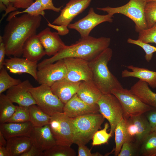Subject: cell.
<instances>
[{
    "mask_svg": "<svg viewBox=\"0 0 156 156\" xmlns=\"http://www.w3.org/2000/svg\"><path fill=\"white\" fill-rule=\"evenodd\" d=\"M111 93L118 98L120 103L123 110L124 118L126 119L156 109L143 103L127 89L123 88L114 90Z\"/></svg>",
    "mask_w": 156,
    "mask_h": 156,
    "instance_id": "7",
    "label": "cell"
},
{
    "mask_svg": "<svg viewBox=\"0 0 156 156\" xmlns=\"http://www.w3.org/2000/svg\"><path fill=\"white\" fill-rule=\"evenodd\" d=\"M129 90L143 103L156 109V93L152 91L147 83L139 80Z\"/></svg>",
    "mask_w": 156,
    "mask_h": 156,
    "instance_id": "24",
    "label": "cell"
},
{
    "mask_svg": "<svg viewBox=\"0 0 156 156\" xmlns=\"http://www.w3.org/2000/svg\"><path fill=\"white\" fill-rule=\"evenodd\" d=\"M112 55V50L109 47L89 62L92 73V80L103 94H111L113 90L123 88L108 67Z\"/></svg>",
    "mask_w": 156,
    "mask_h": 156,
    "instance_id": "3",
    "label": "cell"
},
{
    "mask_svg": "<svg viewBox=\"0 0 156 156\" xmlns=\"http://www.w3.org/2000/svg\"><path fill=\"white\" fill-rule=\"evenodd\" d=\"M99 112L108 121L112 135L118 123L124 118L122 107L118 98L113 94H103L97 103Z\"/></svg>",
    "mask_w": 156,
    "mask_h": 156,
    "instance_id": "8",
    "label": "cell"
},
{
    "mask_svg": "<svg viewBox=\"0 0 156 156\" xmlns=\"http://www.w3.org/2000/svg\"><path fill=\"white\" fill-rule=\"evenodd\" d=\"M139 144L133 142V140H128L122 144L118 156H134L139 154Z\"/></svg>",
    "mask_w": 156,
    "mask_h": 156,
    "instance_id": "38",
    "label": "cell"
},
{
    "mask_svg": "<svg viewBox=\"0 0 156 156\" xmlns=\"http://www.w3.org/2000/svg\"><path fill=\"white\" fill-rule=\"evenodd\" d=\"M63 112L71 118H75L85 114L99 113V107L97 104H88L75 94L64 104Z\"/></svg>",
    "mask_w": 156,
    "mask_h": 156,
    "instance_id": "15",
    "label": "cell"
},
{
    "mask_svg": "<svg viewBox=\"0 0 156 156\" xmlns=\"http://www.w3.org/2000/svg\"><path fill=\"white\" fill-rule=\"evenodd\" d=\"M114 17L109 14L101 15L96 13L94 9L91 8L88 14L85 17L73 23H70L68 27L76 30L79 33L81 38L88 36L92 30L96 26L103 22H113Z\"/></svg>",
    "mask_w": 156,
    "mask_h": 156,
    "instance_id": "11",
    "label": "cell"
},
{
    "mask_svg": "<svg viewBox=\"0 0 156 156\" xmlns=\"http://www.w3.org/2000/svg\"><path fill=\"white\" fill-rule=\"evenodd\" d=\"M47 21V25L56 30L59 35L64 36L69 32V30L67 26L64 25H55L51 23L48 21Z\"/></svg>",
    "mask_w": 156,
    "mask_h": 156,
    "instance_id": "42",
    "label": "cell"
},
{
    "mask_svg": "<svg viewBox=\"0 0 156 156\" xmlns=\"http://www.w3.org/2000/svg\"><path fill=\"white\" fill-rule=\"evenodd\" d=\"M33 86L28 80H26L8 89L6 95L13 103L19 106L29 107L36 105L29 91Z\"/></svg>",
    "mask_w": 156,
    "mask_h": 156,
    "instance_id": "13",
    "label": "cell"
},
{
    "mask_svg": "<svg viewBox=\"0 0 156 156\" xmlns=\"http://www.w3.org/2000/svg\"><path fill=\"white\" fill-rule=\"evenodd\" d=\"M44 9L40 0H36L31 5L23 11H15L9 14L6 20L8 21L13 17L23 14L27 13L33 16H42L45 14Z\"/></svg>",
    "mask_w": 156,
    "mask_h": 156,
    "instance_id": "31",
    "label": "cell"
},
{
    "mask_svg": "<svg viewBox=\"0 0 156 156\" xmlns=\"http://www.w3.org/2000/svg\"><path fill=\"white\" fill-rule=\"evenodd\" d=\"M138 40L145 43L156 44V23L150 28L138 33Z\"/></svg>",
    "mask_w": 156,
    "mask_h": 156,
    "instance_id": "37",
    "label": "cell"
},
{
    "mask_svg": "<svg viewBox=\"0 0 156 156\" xmlns=\"http://www.w3.org/2000/svg\"><path fill=\"white\" fill-rule=\"evenodd\" d=\"M76 94L81 100L90 105L97 104L103 94L92 80L81 81Z\"/></svg>",
    "mask_w": 156,
    "mask_h": 156,
    "instance_id": "22",
    "label": "cell"
},
{
    "mask_svg": "<svg viewBox=\"0 0 156 156\" xmlns=\"http://www.w3.org/2000/svg\"><path fill=\"white\" fill-rule=\"evenodd\" d=\"M71 119L63 112L51 116L49 125L56 144L71 146L73 144Z\"/></svg>",
    "mask_w": 156,
    "mask_h": 156,
    "instance_id": "9",
    "label": "cell"
},
{
    "mask_svg": "<svg viewBox=\"0 0 156 156\" xmlns=\"http://www.w3.org/2000/svg\"><path fill=\"white\" fill-rule=\"evenodd\" d=\"M0 3L4 4L7 8L5 13L3 15L1 19L0 22H1L7 14L10 12L16 11L17 9L13 6V5L10 3L9 0H0Z\"/></svg>",
    "mask_w": 156,
    "mask_h": 156,
    "instance_id": "46",
    "label": "cell"
},
{
    "mask_svg": "<svg viewBox=\"0 0 156 156\" xmlns=\"http://www.w3.org/2000/svg\"><path fill=\"white\" fill-rule=\"evenodd\" d=\"M29 91L36 105L49 115L51 116L56 112H63L64 104L53 92L51 86L41 84L33 87Z\"/></svg>",
    "mask_w": 156,
    "mask_h": 156,
    "instance_id": "6",
    "label": "cell"
},
{
    "mask_svg": "<svg viewBox=\"0 0 156 156\" xmlns=\"http://www.w3.org/2000/svg\"><path fill=\"white\" fill-rule=\"evenodd\" d=\"M16 8L25 9L34 2V0H9Z\"/></svg>",
    "mask_w": 156,
    "mask_h": 156,
    "instance_id": "41",
    "label": "cell"
},
{
    "mask_svg": "<svg viewBox=\"0 0 156 156\" xmlns=\"http://www.w3.org/2000/svg\"><path fill=\"white\" fill-rule=\"evenodd\" d=\"M81 82H73L64 78L55 82L51 87L54 94L65 104L77 93Z\"/></svg>",
    "mask_w": 156,
    "mask_h": 156,
    "instance_id": "19",
    "label": "cell"
},
{
    "mask_svg": "<svg viewBox=\"0 0 156 156\" xmlns=\"http://www.w3.org/2000/svg\"><path fill=\"white\" fill-rule=\"evenodd\" d=\"M46 55L44 49L37 35L29 38L25 42L23 49V57L31 61H38Z\"/></svg>",
    "mask_w": 156,
    "mask_h": 156,
    "instance_id": "20",
    "label": "cell"
},
{
    "mask_svg": "<svg viewBox=\"0 0 156 156\" xmlns=\"http://www.w3.org/2000/svg\"><path fill=\"white\" fill-rule=\"evenodd\" d=\"M38 69L37 81L38 83L50 86L56 81L65 78L67 72L63 59L54 64L45 65Z\"/></svg>",
    "mask_w": 156,
    "mask_h": 156,
    "instance_id": "12",
    "label": "cell"
},
{
    "mask_svg": "<svg viewBox=\"0 0 156 156\" xmlns=\"http://www.w3.org/2000/svg\"><path fill=\"white\" fill-rule=\"evenodd\" d=\"M29 136L32 145L43 151L56 144L49 124L41 127H34Z\"/></svg>",
    "mask_w": 156,
    "mask_h": 156,
    "instance_id": "16",
    "label": "cell"
},
{
    "mask_svg": "<svg viewBox=\"0 0 156 156\" xmlns=\"http://www.w3.org/2000/svg\"><path fill=\"white\" fill-rule=\"evenodd\" d=\"M44 10H52L58 12L61 10L62 6L59 8L55 7L53 3L52 0H40Z\"/></svg>",
    "mask_w": 156,
    "mask_h": 156,
    "instance_id": "45",
    "label": "cell"
},
{
    "mask_svg": "<svg viewBox=\"0 0 156 156\" xmlns=\"http://www.w3.org/2000/svg\"><path fill=\"white\" fill-rule=\"evenodd\" d=\"M34 126L30 121L22 123L6 122L0 124V131L6 140L15 137L28 136Z\"/></svg>",
    "mask_w": 156,
    "mask_h": 156,
    "instance_id": "21",
    "label": "cell"
},
{
    "mask_svg": "<svg viewBox=\"0 0 156 156\" xmlns=\"http://www.w3.org/2000/svg\"><path fill=\"white\" fill-rule=\"evenodd\" d=\"M0 70V94L22 82L19 79L11 77L4 66Z\"/></svg>",
    "mask_w": 156,
    "mask_h": 156,
    "instance_id": "33",
    "label": "cell"
},
{
    "mask_svg": "<svg viewBox=\"0 0 156 156\" xmlns=\"http://www.w3.org/2000/svg\"><path fill=\"white\" fill-rule=\"evenodd\" d=\"M105 118L101 114H90L71 118L73 144L86 145L101 129Z\"/></svg>",
    "mask_w": 156,
    "mask_h": 156,
    "instance_id": "4",
    "label": "cell"
},
{
    "mask_svg": "<svg viewBox=\"0 0 156 156\" xmlns=\"http://www.w3.org/2000/svg\"><path fill=\"white\" fill-rule=\"evenodd\" d=\"M145 14L147 28H148L156 23V1L147 3Z\"/></svg>",
    "mask_w": 156,
    "mask_h": 156,
    "instance_id": "36",
    "label": "cell"
},
{
    "mask_svg": "<svg viewBox=\"0 0 156 156\" xmlns=\"http://www.w3.org/2000/svg\"><path fill=\"white\" fill-rule=\"evenodd\" d=\"M141 144L140 155L143 156H156V131L151 132Z\"/></svg>",
    "mask_w": 156,
    "mask_h": 156,
    "instance_id": "30",
    "label": "cell"
},
{
    "mask_svg": "<svg viewBox=\"0 0 156 156\" xmlns=\"http://www.w3.org/2000/svg\"><path fill=\"white\" fill-rule=\"evenodd\" d=\"M126 67L131 70L125 69L122 71V77H131L138 78L147 83L152 88H156V71L132 65L127 66Z\"/></svg>",
    "mask_w": 156,
    "mask_h": 156,
    "instance_id": "23",
    "label": "cell"
},
{
    "mask_svg": "<svg viewBox=\"0 0 156 156\" xmlns=\"http://www.w3.org/2000/svg\"><path fill=\"white\" fill-rule=\"evenodd\" d=\"M41 20V16L24 13L19 16H15L8 21L2 36L6 55L19 57L22 55L25 42L36 34Z\"/></svg>",
    "mask_w": 156,
    "mask_h": 156,
    "instance_id": "1",
    "label": "cell"
},
{
    "mask_svg": "<svg viewBox=\"0 0 156 156\" xmlns=\"http://www.w3.org/2000/svg\"><path fill=\"white\" fill-rule=\"evenodd\" d=\"M0 156H9L6 147L0 146Z\"/></svg>",
    "mask_w": 156,
    "mask_h": 156,
    "instance_id": "48",
    "label": "cell"
},
{
    "mask_svg": "<svg viewBox=\"0 0 156 156\" xmlns=\"http://www.w3.org/2000/svg\"><path fill=\"white\" fill-rule=\"evenodd\" d=\"M30 121L29 107L16 106L13 115L7 122L22 123Z\"/></svg>",
    "mask_w": 156,
    "mask_h": 156,
    "instance_id": "34",
    "label": "cell"
},
{
    "mask_svg": "<svg viewBox=\"0 0 156 156\" xmlns=\"http://www.w3.org/2000/svg\"><path fill=\"white\" fill-rule=\"evenodd\" d=\"M37 36L44 49L46 54L49 56L55 55L66 46L58 33L52 32L48 27L40 32Z\"/></svg>",
    "mask_w": 156,
    "mask_h": 156,
    "instance_id": "18",
    "label": "cell"
},
{
    "mask_svg": "<svg viewBox=\"0 0 156 156\" xmlns=\"http://www.w3.org/2000/svg\"><path fill=\"white\" fill-rule=\"evenodd\" d=\"M6 55L5 44L3 41L2 36H0V69L3 66L5 55Z\"/></svg>",
    "mask_w": 156,
    "mask_h": 156,
    "instance_id": "47",
    "label": "cell"
},
{
    "mask_svg": "<svg viewBox=\"0 0 156 156\" xmlns=\"http://www.w3.org/2000/svg\"><path fill=\"white\" fill-rule=\"evenodd\" d=\"M70 146L56 144L44 151V156H76V152Z\"/></svg>",
    "mask_w": 156,
    "mask_h": 156,
    "instance_id": "32",
    "label": "cell"
},
{
    "mask_svg": "<svg viewBox=\"0 0 156 156\" xmlns=\"http://www.w3.org/2000/svg\"><path fill=\"white\" fill-rule=\"evenodd\" d=\"M6 146L9 156H20L28 151L32 145L29 137L22 136L10 138Z\"/></svg>",
    "mask_w": 156,
    "mask_h": 156,
    "instance_id": "25",
    "label": "cell"
},
{
    "mask_svg": "<svg viewBox=\"0 0 156 156\" xmlns=\"http://www.w3.org/2000/svg\"><path fill=\"white\" fill-rule=\"evenodd\" d=\"M30 121L34 127H41L49 124L51 116L41 109L36 104L29 107Z\"/></svg>",
    "mask_w": 156,
    "mask_h": 156,
    "instance_id": "28",
    "label": "cell"
},
{
    "mask_svg": "<svg viewBox=\"0 0 156 156\" xmlns=\"http://www.w3.org/2000/svg\"><path fill=\"white\" fill-rule=\"evenodd\" d=\"M38 62L31 61L25 58L14 57L5 60L3 65L12 73L28 74L37 81Z\"/></svg>",
    "mask_w": 156,
    "mask_h": 156,
    "instance_id": "17",
    "label": "cell"
},
{
    "mask_svg": "<svg viewBox=\"0 0 156 156\" xmlns=\"http://www.w3.org/2000/svg\"><path fill=\"white\" fill-rule=\"evenodd\" d=\"M16 107L6 95L0 94V124L7 122L13 114Z\"/></svg>",
    "mask_w": 156,
    "mask_h": 156,
    "instance_id": "29",
    "label": "cell"
},
{
    "mask_svg": "<svg viewBox=\"0 0 156 156\" xmlns=\"http://www.w3.org/2000/svg\"><path fill=\"white\" fill-rule=\"evenodd\" d=\"M143 114L128 118L135 124L137 128L138 132L135 138L136 142L139 145L141 144L146 138L152 131L147 118L143 116Z\"/></svg>",
    "mask_w": 156,
    "mask_h": 156,
    "instance_id": "26",
    "label": "cell"
},
{
    "mask_svg": "<svg viewBox=\"0 0 156 156\" xmlns=\"http://www.w3.org/2000/svg\"><path fill=\"white\" fill-rule=\"evenodd\" d=\"M20 156H44L43 151L32 145L29 150Z\"/></svg>",
    "mask_w": 156,
    "mask_h": 156,
    "instance_id": "44",
    "label": "cell"
},
{
    "mask_svg": "<svg viewBox=\"0 0 156 156\" xmlns=\"http://www.w3.org/2000/svg\"><path fill=\"white\" fill-rule=\"evenodd\" d=\"M147 3L146 0H130L127 4L120 7L113 8L107 6L96 8L112 16L118 13L126 16L134 22L135 30L139 33L147 28L145 14Z\"/></svg>",
    "mask_w": 156,
    "mask_h": 156,
    "instance_id": "5",
    "label": "cell"
},
{
    "mask_svg": "<svg viewBox=\"0 0 156 156\" xmlns=\"http://www.w3.org/2000/svg\"><path fill=\"white\" fill-rule=\"evenodd\" d=\"M92 0H70L61 10L59 16L52 23L57 25L66 26L77 16L89 6Z\"/></svg>",
    "mask_w": 156,
    "mask_h": 156,
    "instance_id": "14",
    "label": "cell"
},
{
    "mask_svg": "<svg viewBox=\"0 0 156 156\" xmlns=\"http://www.w3.org/2000/svg\"><path fill=\"white\" fill-rule=\"evenodd\" d=\"M147 2H148L151 1H156V0H146Z\"/></svg>",
    "mask_w": 156,
    "mask_h": 156,
    "instance_id": "50",
    "label": "cell"
},
{
    "mask_svg": "<svg viewBox=\"0 0 156 156\" xmlns=\"http://www.w3.org/2000/svg\"><path fill=\"white\" fill-rule=\"evenodd\" d=\"M1 133L0 131V146L6 147L7 144V140Z\"/></svg>",
    "mask_w": 156,
    "mask_h": 156,
    "instance_id": "49",
    "label": "cell"
},
{
    "mask_svg": "<svg viewBox=\"0 0 156 156\" xmlns=\"http://www.w3.org/2000/svg\"><path fill=\"white\" fill-rule=\"evenodd\" d=\"M109 127V124L105 123L103 129L97 131L95 133L92 138V145L93 146L101 145L107 143L110 138L112 135L110 132L108 133L107 132Z\"/></svg>",
    "mask_w": 156,
    "mask_h": 156,
    "instance_id": "35",
    "label": "cell"
},
{
    "mask_svg": "<svg viewBox=\"0 0 156 156\" xmlns=\"http://www.w3.org/2000/svg\"><path fill=\"white\" fill-rule=\"evenodd\" d=\"M127 41L129 43L137 45L142 48L145 51V59L148 62H150L151 60L153 53L156 52V47L151 45L148 43H144L138 39L135 40L129 38Z\"/></svg>",
    "mask_w": 156,
    "mask_h": 156,
    "instance_id": "39",
    "label": "cell"
},
{
    "mask_svg": "<svg viewBox=\"0 0 156 156\" xmlns=\"http://www.w3.org/2000/svg\"><path fill=\"white\" fill-rule=\"evenodd\" d=\"M147 119L152 131H156V109L148 112L147 115Z\"/></svg>",
    "mask_w": 156,
    "mask_h": 156,
    "instance_id": "43",
    "label": "cell"
},
{
    "mask_svg": "<svg viewBox=\"0 0 156 156\" xmlns=\"http://www.w3.org/2000/svg\"><path fill=\"white\" fill-rule=\"evenodd\" d=\"M78 156H102L101 154L99 152L92 153L90 150L85 145H78Z\"/></svg>",
    "mask_w": 156,
    "mask_h": 156,
    "instance_id": "40",
    "label": "cell"
},
{
    "mask_svg": "<svg viewBox=\"0 0 156 156\" xmlns=\"http://www.w3.org/2000/svg\"><path fill=\"white\" fill-rule=\"evenodd\" d=\"M111 41L110 38L104 37L96 38L89 36L81 38L75 43L66 45L52 57L45 59L38 64V69L68 57L78 58L90 61L109 47Z\"/></svg>",
    "mask_w": 156,
    "mask_h": 156,
    "instance_id": "2",
    "label": "cell"
},
{
    "mask_svg": "<svg viewBox=\"0 0 156 156\" xmlns=\"http://www.w3.org/2000/svg\"><path fill=\"white\" fill-rule=\"evenodd\" d=\"M126 119L123 118L117 125L114 130L115 146V156H118L123 144L126 141L133 140L128 136L126 129Z\"/></svg>",
    "mask_w": 156,
    "mask_h": 156,
    "instance_id": "27",
    "label": "cell"
},
{
    "mask_svg": "<svg viewBox=\"0 0 156 156\" xmlns=\"http://www.w3.org/2000/svg\"><path fill=\"white\" fill-rule=\"evenodd\" d=\"M63 59L67 70L65 79L74 82L92 80L89 62L82 59L73 57Z\"/></svg>",
    "mask_w": 156,
    "mask_h": 156,
    "instance_id": "10",
    "label": "cell"
}]
</instances>
